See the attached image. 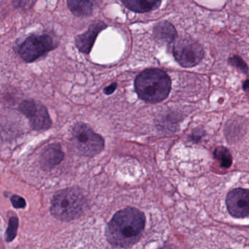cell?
<instances>
[{
  "instance_id": "obj_1",
  "label": "cell",
  "mask_w": 249,
  "mask_h": 249,
  "mask_svg": "<svg viewBox=\"0 0 249 249\" xmlns=\"http://www.w3.org/2000/svg\"><path fill=\"white\" fill-rule=\"evenodd\" d=\"M145 225L143 213L126 208L116 213L106 229L107 242L113 247L128 248L138 243Z\"/></svg>"
},
{
  "instance_id": "obj_2",
  "label": "cell",
  "mask_w": 249,
  "mask_h": 249,
  "mask_svg": "<svg viewBox=\"0 0 249 249\" xmlns=\"http://www.w3.org/2000/svg\"><path fill=\"white\" fill-rule=\"evenodd\" d=\"M135 88L141 100L157 103L168 97L171 90V80L161 70H145L135 79Z\"/></svg>"
},
{
  "instance_id": "obj_3",
  "label": "cell",
  "mask_w": 249,
  "mask_h": 249,
  "mask_svg": "<svg viewBox=\"0 0 249 249\" xmlns=\"http://www.w3.org/2000/svg\"><path fill=\"white\" fill-rule=\"evenodd\" d=\"M87 207V198L83 192L77 188H68L53 196L51 212L57 219L70 221L79 218Z\"/></svg>"
},
{
  "instance_id": "obj_4",
  "label": "cell",
  "mask_w": 249,
  "mask_h": 249,
  "mask_svg": "<svg viewBox=\"0 0 249 249\" xmlns=\"http://www.w3.org/2000/svg\"><path fill=\"white\" fill-rule=\"evenodd\" d=\"M72 140L81 155L92 157L100 154L105 148V140L87 124L79 122L72 128Z\"/></svg>"
},
{
  "instance_id": "obj_5",
  "label": "cell",
  "mask_w": 249,
  "mask_h": 249,
  "mask_svg": "<svg viewBox=\"0 0 249 249\" xmlns=\"http://www.w3.org/2000/svg\"><path fill=\"white\" fill-rule=\"evenodd\" d=\"M53 49L54 44L52 37L44 35L27 37L20 45L18 52L23 60L29 63L37 60Z\"/></svg>"
},
{
  "instance_id": "obj_6",
  "label": "cell",
  "mask_w": 249,
  "mask_h": 249,
  "mask_svg": "<svg viewBox=\"0 0 249 249\" xmlns=\"http://www.w3.org/2000/svg\"><path fill=\"white\" fill-rule=\"evenodd\" d=\"M173 55L184 68L196 66L202 60L204 52L200 45L191 39H180L173 46Z\"/></svg>"
},
{
  "instance_id": "obj_7",
  "label": "cell",
  "mask_w": 249,
  "mask_h": 249,
  "mask_svg": "<svg viewBox=\"0 0 249 249\" xmlns=\"http://www.w3.org/2000/svg\"><path fill=\"white\" fill-rule=\"evenodd\" d=\"M18 110L30 120L32 127L37 131L46 130L52 122L47 108L34 100H25L20 104Z\"/></svg>"
},
{
  "instance_id": "obj_8",
  "label": "cell",
  "mask_w": 249,
  "mask_h": 249,
  "mask_svg": "<svg viewBox=\"0 0 249 249\" xmlns=\"http://www.w3.org/2000/svg\"><path fill=\"white\" fill-rule=\"evenodd\" d=\"M227 210L234 218H243L249 215V190L233 189L229 192L226 199Z\"/></svg>"
},
{
  "instance_id": "obj_9",
  "label": "cell",
  "mask_w": 249,
  "mask_h": 249,
  "mask_svg": "<svg viewBox=\"0 0 249 249\" xmlns=\"http://www.w3.org/2000/svg\"><path fill=\"white\" fill-rule=\"evenodd\" d=\"M107 26L101 21L94 23L84 34L80 35L75 38V46L80 52L89 54L92 49L93 45L97 39L99 33L106 28Z\"/></svg>"
},
{
  "instance_id": "obj_10",
  "label": "cell",
  "mask_w": 249,
  "mask_h": 249,
  "mask_svg": "<svg viewBox=\"0 0 249 249\" xmlns=\"http://www.w3.org/2000/svg\"><path fill=\"white\" fill-rule=\"evenodd\" d=\"M65 154L57 143L49 145L40 155V164L42 170L50 171L63 161Z\"/></svg>"
},
{
  "instance_id": "obj_11",
  "label": "cell",
  "mask_w": 249,
  "mask_h": 249,
  "mask_svg": "<svg viewBox=\"0 0 249 249\" xmlns=\"http://www.w3.org/2000/svg\"><path fill=\"white\" fill-rule=\"evenodd\" d=\"M98 5V0H68L70 11L78 17L91 16Z\"/></svg>"
},
{
  "instance_id": "obj_12",
  "label": "cell",
  "mask_w": 249,
  "mask_h": 249,
  "mask_svg": "<svg viewBox=\"0 0 249 249\" xmlns=\"http://www.w3.org/2000/svg\"><path fill=\"white\" fill-rule=\"evenodd\" d=\"M161 0H122L124 5L135 13H146L157 9Z\"/></svg>"
},
{
  "instance_id": "obj_13",
  "label": "cell",
  "mask_w": 249,
  "mask_h": 249,
  "mask_svg": "<svg viewBox=\"0 0 249 249\" xmlns=\"http://www.w3.org/2000/svg\"><path fill=\"white\" fill-rule=\"evenodd\" d=\"M154 33L156 39L164 43H171L177 36L175 27L167 21L159 23L154 28Z\"/></svg>"
},
{
  "instance_id": "obj_14",
  "label": "cell",
  "mask_w": 249,
  "mask_h": 249,
  "mask_svg": "<svg viewBox=\"0 0 249 249\" xmlns=\"http://www.w3.org/2000/svg\"><path fill=\"white\" fill-rule=\"evenodd\" d=\"M215 159L219 161L221 166L224 167H230L231 164V157L227 148L218 147L214 152Z\"/></svg>"
},
{
  "instance_id": "obj_15",
  "label": "cell",
  "mask_w": 249,
  "mask_h": 249,
  "mask_svg": "<svg viewBox=\"0 0 249 249\" xmlns=\"http://www.w3.org/2000/svg\"><path fill=\"white\" fill-rule=\"evenodd\" d=\"M18 228V218L17 216H11L8 223V229L5 231V240L8 243L13 241L17 235Z\"/></svg>"
},
{
  "instance_id": "obj_16",
  "label": "cell",
  "mask_w": 249,
  "mask_h": 249,
  "mask_svg": "<svg viewBox=\"0 0 249 249\" xmlns=\"http://www.w3.org/2000/svg\"><path fill=\"white\" fill-rule=\"evenodd\" d=\"M230 62L233 66L236 67V68L240 69L242 72L247 73L248 71H249L248 67L246 66L245 62H243L240 57H238V56H234L233 57L230 58Z\"/></svg>"
},
{
  "instance_id": "obj_17",
  "label": "cell",
  "mask_w": 249,
  "mask_h": 249,
  "mask_svg": "<svg viewBox=\"0 0 249 249\" xmlns=\"http://www.w3.org/2000/svg\"><path fill=\"white\" fill-rule=\"evenodd\" d=\"M11 202H12L13 206L17 209H21L24 208L27 205L25 199L21 197V196L18 195H13L11 198Z\"/></svg>"
},
{
  "instance_id": "obj_18",
  "label": "cell",
  "mask_w": 249,
  "mask_h": 249,
  "mask_svg": "<svg viewBox=\"0 0 249 249\" xmlns=\"http://www.w3.org/2000/svg\"><path fill=\"white\" fill-rule=\"evenodd\" d=\"M116 88H117V84L113 83V84H110V86L105 89V94H107V95H110V94H113L116 91Z\"/></svg>"
},
{
  "instance_id": "obj_19",
  "label": "cell",
  "mask_w": 249,
  "mask_h": 249,
  "mask_svg": "<svg viewBox=\"0 0 249 249\" xmlns=\"http://www.w3.org/2000/svg\"><path fill=\"white\" fill-rule=\"evenodd\" d=\"M244 88L245 89H249V81H246V82L245 83Z\"/></svg>"
}]
</instances>
